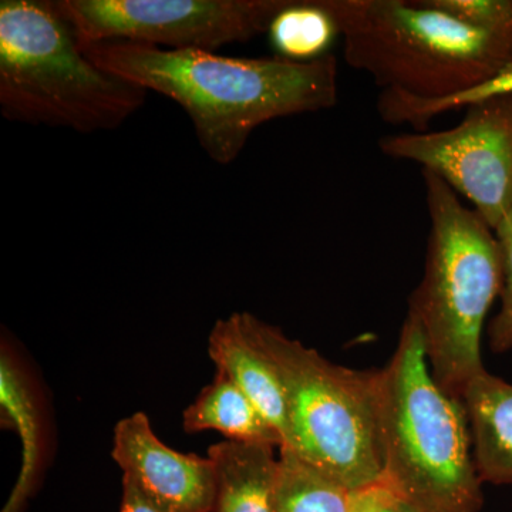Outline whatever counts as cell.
Instances as JSON below:
<instances>
[{
    "label": "cell",
    "instance_id": "6da1fadb",
    "mask_svg": "<svg viewBox=\"0 0 512 512\" xmlns=\"http://www.w3.org/2000/svg\"><path fill=\"white\" fill-rule=\"evenodd\" d=\"M80 45L101 69L180 104L202 150L221 165L237 160L262 124L329 110L339 100L333 55L293 62L161 49L127 40Z\"/></svg>",
    "mask_w": 512,
    "mask_h": 512
},
{
    "label": "cell",
    "instance_id": "7a4b0ae2",
    "mask_svg": "<svg viewBox=\"0 0 512 512\" xmlns=\"http://www.w3.org/2000/svg\"><path fill=\"white\" fill-rule=\"evenodd\" d=\"M382 481L412 512H478L484 504L464 402L434 382L423 330L407 312L382 370Z\"/></svg>",
    "mask_w": 512,
    "mask_h": 512
},
{
    "label": "cell",
    "instance_id": "3957f363",
    "mask_svg": "<svg viewBox=\"0 0 512 512\" xmlns=\"http://www.w3.org/2000/svg\"><path fill=\"white\" fill-rule=\"evenodd\" d=\"M343 57L383 92L417 100L458 96L512 66V45L471 28L431 0H323Z\"/></svg>",
    "mask_w": 512,
    "mask_h": 512
},
{
    "label": "cell",
    "instance_id": "277c9868",
    "mask_svg": "<svg viewBox=\"0 0 512 512\" xmlns=\"http://www.w3.org/2000/svg\"><path fill=\"white\" fill-rule=\"evenodd\" d=\"M430 234L423 281L409 312L423 330L434 382L463 400L468 384L485 372L481 335L503 288V255L494 229L453 188L423 170Z\"/></svg>",
    "mask_w": 512,
    "mask_h": 512
},
{
    "label": "cell",
    "instance_id": "5b68a950",
    "mask_svg": "<svg viewBox=\"0 0 512 512\" xmlns=\"http://www.w3.org/2000/svg\"><path fill=\"white\" fill-rule=\"evenodd\" d=\"M147 90L83 52L56 0L0 2V111L6 120L79 133L120 127Z\"/></svg>",
    "mask_w": 512,
    "mask_h": 512
},
{
    "label": "cell",
    "instance_id": "8992f818",
    "mask_svg": "<svg viewBox=\"0 0 512 512\" xmlns=\"http://www.w3.org/2000/svg\"><path fill=\"white\" fill-rule=\"evenodd\" d=\"M241 320L284 386L289 419L284 447L349 490L380 484L382 370L335 365L252 313L242 312Z\"/></svg>",
    "mask_w": 512,
    "mask_h": 512
},
{
    "label": "cell",
    "instance_id": "52a82bcc",
    "mask_svg": "<svg viewBox=\"0 0 512 512\" xmlns=\"http://www.w3.org/2000/svg\"><path fill=\"white\" fill-rule=\"evenodd\" d=\"M291 0H56L80 43L215 52L268 32Z\"/></svg>",
    "mask_w": 512,
    "mask_h": 512
},
{
    "label": "cell",
    "instance_id": "ba28073f",
    "mask_svg": "<svg viewBox=\"0 0 512 512\" xmlns=\"http://www.w3.org/2000/svg\"><path fill=\"white\" fill-rule=\"evenodd\" d=\"M379 147L436 174L493 229L512 211V94L470 104L448 130L394 134Z\"/></svg>",
    "mask_w": 512,
    "mask_h": 512
},
{
    "label": "cell",
    "instance_id": "9c48e42d",
    "mask_svg": "<svg viewBox=\"0 0 512 512\" xmlns=\"http://www.w3.org/2000/svg\"><path fill=\"white\" fill-rule=\"evenodd\" d=\"M114 461L126 480L163 512H215L217 474L210 458L165 446L146 413L120 420L114 430Z\"/></svg>",
    "mask_w": 512,
    "mask_h": 512
},
{
    "label": "cell",
    "instance_id": "30bf717a",
    "mask_svg": "<svg viewBox=\"0 0 512 512\" xmlns=\"http://www.w3.org/2000/svg\"><path fill=\"white\" fill-rule=\"evenodd\" d=\"M208 353L218 372L227 376L258 407L279 431L286 446L289 419L284 386L275 367L249 340L241 313H232L215 322L208 338Z\"/></svg>",
    "mask_w": 512,
    "mask_h": 512
},
{
    "label": "cell",
    "instance_id": "8fae6325",
    "mask_svg": "<svg viewBox=\"0 0 512 512\" xmlns=\"http://www.w3.org/2000/svg\"><path fill=\"white\" fill-rule=\"evenodd\" d=\"M483 483L512 485V384L485 370L463 396Z\"/></svg>",
    "mask_w": 512,
    "mask_h": 512
},
{
    "label": "cell",
    "instance_id": "7c38bea8",
    "mask_svg": "<svg viewBox=\"0 0 512 512\" xmlns=\"http://www.w3.org/2000/svg\"><path fill=\"white\" fill-rule=\"evenodd\" d=\"M274 448L231 440L210 447L217 474L215 512H275L279 458Z\"/></svg>",
    "mask_w": 512,
    "mask_h": 512
},
{
    "label": "cell",
    "instance_id": "4fadbf2b",
    "mask_svg": "<svg viewBox=\"0 0 512 512\" xmlns=\"http://www.w3.org/2000/svg\"><path fill=\"white\" fill-rule=\"evenodd\" d=\"M185 431L214 430L227 440L284 446L279 431L265 419L251 400L227 376L218 372L214 382L198 394L183 416Z\"/></svg>",
    "mask_w": 512,
    "mask_h": 512
},
{
    "label": "cell",
    "instance_id": "5bb4252c",
    "mask_svg": "<svg viewBox=\"0 0 512 512\" xmlns=\"http://www.w3.org/2000/svg\"><path fill=\"white\" fill-rule=\"evenodd\" d=\"M0 403L9 419L15 423L22 439V468L18 483L2 512H22L36 487L43 454L42 417L28 384L3 352L0 366Z\"/></svg>",
    "mask_w": 512,
    "mask_h": 512
},
{
    "label": "cell",
    "instance_id": "9a60e30c",
    "mask_svg": "<svg viewBox=\"0 0 512 512\" xmlns=\"http://www.w3.org/2000/svg\"><path fill=\"white\" fill-rule=\"evenodd\" d=\"M279 450L275 512H350L356 491L306 463L291 448Z\"/></svg>",
    "mask_w": 512,
    "mask_h": 512
},
{
    "label": "cell",
    "instance_id": "2e32d148",
    "mask_svg": "<svg viewBox=\"0 0 512 512\" xmlns=\"http://www.w3.org/2000/svg\"><path fill=\"white\" fill-rule=\"evenodd\" d=\"M266 33L276 57L293 62H311L326 56L333 39L339 36L323 0H291Z\"/></svg>",
    "mask_w": 512,
    "mask_h": 512
},
{
    "label": "cell",
    "instance_id": "e0dca14e",
    "mask_svg": "<svg viewBox=\"0 0 512 512\" xmlns=\"http://www.w3.org/2000/svg\"><path fill=\"white\" fill-rule=\"evenodd\" d=\"M500 94H512V66H508L490 82L448 99L417 100L403 94L382 92L377 101V111L386 123L397 124V126L409 124L416 131H424L430 121L440 114L466 109L470 104L500 96Z\"/></svg>",
    "mask_w": 512,
    "mask_h": 512
},
{
    "label": "cell",
    "instance_id": "ac0fdd59",
    "mask_svg": "<svg viewBox=\"0 0 512 512\" xmlns=\"http://www.w3.org/2000/svg\"><path fill=\"white\" fill-rule=\"evenodd\" d=\"M431 3L471 28L512 45V0H431Z\"/></svg>",
    "mask_w": 512,
    "mask_h": 512
},
{
    "label": "cell",
    "instance_id": "d6986e66",
    "mask_svg": "<svg viewBox=\"0 0 512 512\" xmlns=\"http://www.w3.org/2000/svg\"><path fill=\"white\" fill-rule=\"evenodd\" d=\"M503 255V288H501V309L491 320L488 328L491 350L495 353L512 349V211L494 229Z\"/></svg>",
    "mask_w": 512,
    "mask_h": 512
},
{
    "label": "cell",
    "instance_id": "ffe728a7",
    "mask_svg": "<svg viewBox=\"0 0 512 512\" xmlns=\"http://www.w3.org/2000/svg\"><path fill=\"white\" fill-rule=\"evenodd\" d=\"M367 512H412L382 484L367 491Z\"/></svg>",
    "mask_w": 512,
    "mask_h": 512
},
{
    "label": "cell",
    "instance_id": "44dd1931",
    "mask_svg": "<svg viewBox=\"0 0 512 512\" xmlns=\"http://www.w3.org/2000/svg\"><path fill=\"white\" fill-rule=\"evenodd\" d=\"M120 512H163L144 497L130 481L123 478Z\"/></svg>",
    "mask_w": 512,
    "mask_h": 512
},
{
    "label": "cell",
    "instance_id": "7402d4cb",
    "mask_svg": "<svg viewBox=\"0 0 512 512\" xmlns=\"http://www.w3.org/2000/svg\"><path fill=\"white\" fill-rule=\"evenodd\" d=\"M369 488L356 491L350 512H367V491H369Z\"/></svg>",
    "mask_w": 512,
    "mask_h": 512
}]
</instances>
